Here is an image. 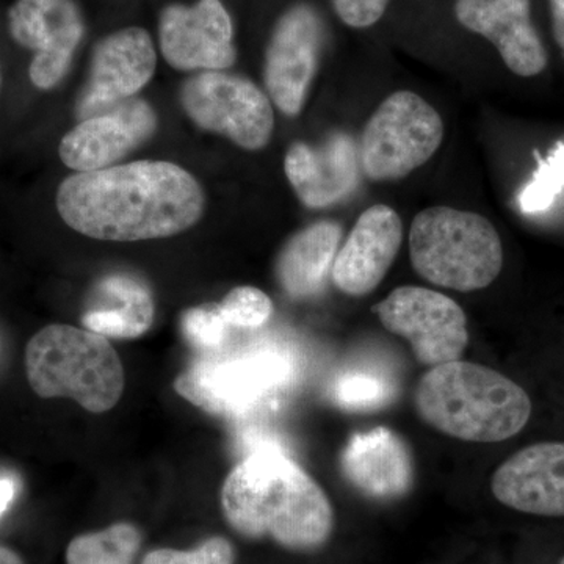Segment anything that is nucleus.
Masks as SVG:
<instances>
[{"label": "nucleus", "mask_w": 564, "mask_h": 564, "mask_svg": "<svg viewBox=\"0 0 564 564\" xmlns=\"http://www.w3.org/2000/svg\"><path fill=\"white\" fill-rule=\"evenodd\" d=\"M140 533L131 524H115L102 532L74 538L66 551L68 564H132Z\"/></svg>", "instance_id": "22"}, {"label": "nucleus", "mask_w": 564, "mask_h": 564, "mask_svg": "<svg viewBox=\"0 0 564 564\" xmlns=\"http://www.w3.org/2000/svg\"><path fill=\"white\" fill-rule=\"evenodd\" d=\"M352 488L378 500L399 499L414 484V459L403 437L386 426L355 433L340 455Z\"/></svg>", "instance_id": "19"}, {"label": "nucleus", "mask_w": 564, "mask_h": 564, "mask_svg": "<svg viewBox=\"0 0 564 564\" xmlns=\"http://www.w3.org/2000/svg\"><path fill=\"white\" fill-rule=\"evenodd\" d=\"M0 564H24V562H22L21 556L17 552L0 545Z\"/></svg>", "instance_id": "31"}, {"label": "nucleus", "mask_w": 564, "mask_h": 564, "mask_svg": "<svg viewBox=\"0 0 564 564\" xmlns=\"http://www.w3.org/2000/svg\"><path fill=\"white\" fill-rule=\"evenodd\" d=\"M402 242V220L392 207L375 204L364 210L337 251L334 285L345 295H369L391 270Z\"/></svg>", "instance_id": "15"}, {"label": "nucleus", "mask_w": 564, "mask_h": 564, "mask_svg": "<svg viewBox=\"0 0 564 564\" xmlns=\"http://www.w3.org/2000/svg\"><path fill=\"white\" fill-rule=\"evenodd\" d=\"M395 391V386L384 375L356 369L334 380L332 399L347 411H373L389 404Z\"/></svg>", "instance_id": "23"}, {"label": "nucleus", "mask_w": 564, "mask_h": 564, "mask_svg": "<svg viewBox=\"0 0 564 564\" xmlns=\"http://www.w3.org/2000/svg\"><path fill=\"white\" fill-rule=\"evenodd\" d=\"M155 66L158 52L144 29L126 28L110 33L93 54L90 80L79 101L82 120L133 98L150 84Z\"/></svg>", "instance_id": "14"}, {"label": "nucleus", "mask_w": 564, "mask_h": 564, "mask_svg": "<svg viewBox=\"0 0 564 564\" xmlns=\"http://www.w3.org/2000/svg\"><path fill=\"white\" fill-rule=\"evenodd\" d=\"M415 410L434 430L466 443H502L532 415L529 393L505 375L469 361L432 367L419 381Z\"/></svg>", "instance_id": "3"}, {"label": "nucleus", "mask_w": 564, "mask_h": 564, "mask_svg": "<svg viewBox=\"0 0 564 564\" xmlns=\"http://www.w3.org/2000/svg\"><path fill=\"white\" fill-rule=\"evenodd\" d=\"M359 151L347 133L337 132L318 147L296 141L288 150L285 176L311 209L344 202L358 187Z\"/></svg>", "instance_id": "18"}, {"label": "nucleus", "mask_w": 564, "mask_h": 564, "mask_svg": "<svg viewBox=\"0 0 564 564\" xmlns=\"http://www.w3.org/2000/svg\"><path fill=\"white\" fill-rule=\"evenodd\" d=\"M11 39L33 52L29 77L39 90H52L68 73L85 24L74 0H17L9 10Z\"/></svg>", "instance_id": "11"}, {"label": "nucleus", "mask_w": 564, "mask_h": 564, "mask_svg": "<svg viewBox=\"0 0 564 564\" xmlns=\"http://www.w3.org/2000/svg\"><path fill=\"white\" fill-rule=\"evenodd\" d=\"M14 494H17V484L13 478H0V518L9 510L11 502H13Z\"/></svg>", "instance_id": "30"}, {"label": "nucleus", "mask_w": 564, "mask_h": 564, "mask_svg": "<svg viewBox=\"0 0 564 564\" xmlns=\"http://www.w3.org/2000/svg\"><path fill=\"white\" fill-rule=\"evenodd\" d=\"M549 6H551L555 41L564 52V0H549Z\"/></svg>", "instance_id": "29"}, {"label": "nucleus", "mask_w": 564, "mask_h": 564, "mask_svg": "<svg viewBox=\"0 0 564 564\" xmlns=\"http://www.w3.org/2000/svg\"><path fill=\"white\" fill-rule=\"evenodd\" d=\"M158 117L143 99H128L82 120L61 141L58 154L77 173L109 169L151 139Z\"/></svg>", "instance_id": "13"}, {"label": "nucleus", "mask_w": 564, "mask_h": 564, "mask_svg": "<svg viewBox=\"0 0 564 564\" xmlns=\"http://www.w3.org/2000/svg\"><path fill=\"white\" fill-rule=\"evenodd\" d=\"M560 564H564V558L562 560V563H560Z\"/></svg>", "instance_id": "32"}, {"label": "nucleus", "mask_w": 564, "mask_h": 564, "mask_svg": "<svg viewBox=\"0 0 564 564\" xmlns=\"http://www.w3.org/2000/svg\"><path fill=\"white\" fill-rule=\"evenodd\" d=\"M181 104L196 126L220 133L243 150H262L272 139V102L245 77L225 70H203L185 82Z\"/></svg>", "instance_id": "8"}, {"label": "nucleus", "mask_w": 564, "mask_h": 564, "mask_svg": "<svg viewBox=\"0 0 564 564\" xmlns=\"http://www.w3.org/2000/svg\"><path fill=\"white\" fill-rule=\"evenodd\" d=\"M388 332L410 343L423 366L458 361L467 344V317L455 300L419 285H403L373 307Z\"/></svg>", "instance_id": "9"}, {"label": "nucleus", "mask_w": 564, "mask_h": 564, "mask_svg": "<svg viewBox=\"0 0 564 564\" xmlns=\"http://www.w3.org/2000/svg\"><path fill=\"white\" fill-rule=\"evenodd\" d=\"M563 188L564 143L560 141L547 158H538V169L532 181L519 193L518 203L522 214L532 215L547 210Z\"/></svg>", "instance_id": "24"}, {"label": "nucleus", "mask_w": 564, "mask_h": 564, "mask_svg": "<svg viewBox=\"0 0 564 564\" xmlns=\"http://www.w3.org/2000/svg\"><path fill=\"white\" fill-rule=\"evenodd\" d=\"M55 204L82 236L140 242L191 229L206 198L199 182L176 163L140 161L66 177Z\"/></svg>", "instance_id": "1"}, {"label": "nucleus", "mask_w": 564, "mask_h": 564, "mask_svg": "<svg viewBox=\"0 0 564 564\" xmlns=\"http://www.w3.org/2000/svg\"><path fill=\"white\" fill-rule=\"evenodd\" d=\"M443 139L440 111L413 91H397L367 121L359 165L373 182L403 180L436 154Z\"/></svg>", "instance_id": "7"}, {"label": "nucleus", "mask_w": 564, "mask_h": 564, "mask_svg": "<svg viewBox=\"0 0 564 564\" xmlns=\"http://www.w3.org/2000/svg\"><path fill=\"white\" fill-rule=\"evenodd\" d=\"M455 17L467 31L491 41L511 73L534 77L547 66L530 0H456Z\"/></svg>", "instance_id": "16"}, {"label": "nucleus", "mask_w": 564, "mask_h": 564, "mask_svg": "<svg viewBox=\"0 0 564 564\" xmlns=\"http://www.w3.org/2000/svg\"><path fill=\"white\" fill-rule=\"evenodd\" d=\"M234 549L225 538H210L193 551L159 549L144 556L143 564H232Z\"/></svg>", "instance_id": "27"}, {"label": "nucleus", "mask_w": 564, "mask_h": 564, "mask_svg": "<svg viewBox=\"0 0 564 564\" xmlns=\"http://www.w3.org/2000/svg\"><path fill=\"white\" fill-rule=\"evenodd\" d=\"M98 292L111 304L85 313L82 317L85 328L115 339H133L150 329L154 303L150 291L139 281L113 274L99 284Z\"/></svg>", "instance_id": "21"}, {"label": "nucleus", "mask_w": 564, "mask_h": 564, "mask_svg": "<svg viewBox=\"0 0 564 564\" xmlns=\"http://www.w3.org/2000/svg\"><path fill=\"white\" fill-rule=\"evenodd\" d=\"M163 58L181 70H225L236 63L234 25L221 0L173 3L159 20Z\"/></svg>", "instance_id": "12"}, {"label": "nucleus", "mask_w": 564, "mask_h": 564, "mask_svg": "<svg viewBox=\"0 0 564 564\" xmlns=\"http://www.w3.org/2000/svg\"><path fill=\"white\" fill-rule=\"evenodd\" d=\"M491 489L511 510L564 518V443L522 448L497 467Z\"/></svg>", "instance_id": "17"}, {"label": "nucleus", "mask_w": 564, "mask_h": 564, "mask_svg": "<svg viewBox=\"0 0 564 564\" xmlns=\"http://www.w3.org/2000/svg\"><path fill=\"white\" fill-rule=\"evenodd\" d=\"M181 326L187 343L203 351V355L220 351L228 339L229 329L232 328L226 321L220 304L215 303L185 311Z\"/></svg>", "instance_id": "25"}, {"label": "nucleus", "mask_w": 564, "mask_h": 564, "mask_svg": "<svg viewBox=\"0 0 564 564\" xmlns=\"http://www.w3.org/2000/svg\"><path fill=\"white\" fill-rule=\"evenodd\" d=\"M295 364L278 345L206 352L177 377L174 389L187 402L221 417H248L292 384Z\"/></svg>", "instance_id": "6"}, {"label": "nucleus", "mask_w": 564, "mask_h": 564, "mask_svg": "<svg viewBox=\"0 0 564 564\" xmlns=\"http://www.w3.org/2000/svg\"><path fill=\"white\" fill-rule=\"evenodd\" d=\"M410 258L415 272L437 288L475 292L502 272L503 247L484 215L437 206L415 215Z\"/></svg>", "instance_id": "5"}, {"label": "nucleus", "mask_w": 564, "mask_h": 564, "mask_svg": "<svg viewBox=\"0 0 564 564\" xmlns=\"http://www.w3.org/2000/svg\"><path fill=\"white\" fill-rule=\"evenodd\" d=\"M325 44V25L310 3H295L274 24L265 52L267 93L274 106L296 117L303 110L307 93Z\"/></svg>", "instance_id": "10"}, {"label": "nucleus", "mask_w": 564, "mask_h": 564, "mask_svg": "<svg viewBox=\"0 0 564 564\" xmlns=\"http://www.w3.org/2000/svg\"><path fill=\"white\" fill-rule=\"evenodd\" d=\"M25 373L41 399L68 397L95 414L110 411L124 391V369L107 337L58 323L29 340Z\"/></svg>", "instance_id": "4"}, {"label": "nucleus", "mask_w": 564, "mask_h": 564, "mask_svg": "<svg viewBox=\"0 0 564 564\" xmlns=\"http://www.w3.org/2000/svg\"><path fill=\"white\" fill-rule=\"evenodd\" d=\"M221 507L243 536H270L293 551L321 547L334 524L322 486L278 445L245 455L223 485Z\"/></svg>", "instance_id": "2"}, {"label": "nucleus", "mask_w": 564, "mask_h": 564, "mask_svg": "<svg viewBox=\"0 0 564 564\" xmlns=\"http://www.w3.org/2000/svg\"><path fill=\"white\" fill-rule=\"evenodd\" d=\"M343 239V226L318 221L292 236L278 254L276 280L293 300L311 299L325 289Z\"/></svg>", "instance_id": "20"}, {"label": "nucleus", "mask_w": 564, "mask_h": 564, "mask_svg": "<svg viewBox=\"0 0 564 564\" xmlns=\"http://www.w3.org/2000/svg\"><path fill=\"white\" fill-rule=\"evenodd\" d=\"M334 11L352 29H366L383 18L391 0H332Z\"/></svg>", "instance_id": "28"}, {"label": "nucleus", "mask_w": 564, "mask_h": 564, "mask_svg": "<svg viewBox=\"0 0 564 564\" xmlns=\"http://www.w3.org/2000/svg\"><path fill=\"white\" fill-rule=\"evenodd\" d=\"M220 306L226 321L232 328H261L273 314L270 296L251 285L232 289Z\"/></svg>", "instance_id": "26"}]
</instances>
